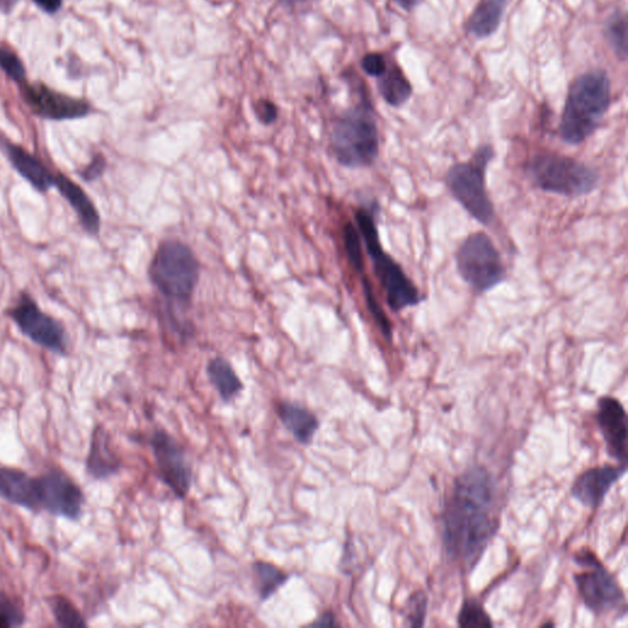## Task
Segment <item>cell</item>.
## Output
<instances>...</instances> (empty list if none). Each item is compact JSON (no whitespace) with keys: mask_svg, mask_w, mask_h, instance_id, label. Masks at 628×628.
<instances>
[{"mask_svg":"<svg viewBox=\"0 0 628 628\" xmlns=\"http://www.w3.org/2000/svg\"><path fill=\"white\" fill-rule=\"evenodd\" d=\"M495 150L485 144L476 149L468 161L449 167L446 183L452 197L475 221L483 226L494 223L496 211L487 192V166L494 160Z\"/></svg>","mask_w":628,"mask_h":628,"instance_id":"obj_6","label":"cell"},{"mask_svg":"<svg viewBox=\"0 0 628 628\" xmlns=\"http://www.w3.org/2000/svg\"><path fill=\"white\" fill-rule=\"evenodd\" d=\"M576 562L584 570L577 573L578 593L589 610L597 615L626 613L625 594L619 583L590 551L578 554Z\"/></svg>","mask_w":628,"mask_h":628,"instance_id":"obj_10","label":"cell"},{"mask_svg":"<svg viewBox=\"0 0 628 628\" xmlns=\"http://www.w3.org/2000/svg\"><path fill=\"white\" fill-rule=\"evenodd\" d=\"M511 0H480L468 21L469 34L476 39L494 35Z\"/></svg>","mask_w":628,"mask_h":628,"instance_id":"obj_21","label":"cell"},{"mask_svg":"<svg viewBox=\"0 0 628 628\" xmlns=\"http://www.w3.org/2000/svg\"><path fill=\"white\" fill-rule=\"evenodd\" d=\"M43 12L54 14L62 7V0H35Z\"/></svg>","mask_w":628,"mask_h":628,"instance_id":"obj_36","label":"cell"},{"mask_svg":"<svg viewBox=\"0 0 628 628\" xmlns=\"http://www.w3.org/2000/svg\"><path fill=\"white\" fill-rule=\"evenodd\" d=\"M8 316L25 338L57 356L69 354V334L61 321L46 313L29 292H20Z\"/></svg>","mask_w":628,"mask_h":628,"instance_id":"obj_9","label":"cell"},{"mask_svg":"<svg viewBox=\"0 0 628 628\" xmlns=\"http://www.w3.org/2000/svg\"><path fill=\"white\" fill-rule=\"evenodd\" d=\"M0 498L10 505L37 513L36 476L25 470L0 464Z\"/></svg>","mask_w":628,"mask_h":628,"instance_id":"obj_18","label":"cell"},{"mask_svg":"<svg viewBox=\"0 0 628 628\" xmlns=\"http://www.w3.org/2000/svg\"><path fill=\"white\" fill-rule=\"evenodd\" d=\"M54 189H57L59 196L66 200L70 209L74 211L86 234L92 237L99 236L102 225L100 211L85 189L61 171L57 172Z\"/></svg>","mask_w":628,"mask_h":628,"instance_id":"obj_17","label":"cell"},{"mask_svg":"<svg viewBox=\"0 0 628 628\" xmlns=\"http://www.w3.org/2000/svg\"><path fill=\"white\" fill-rule=\"evenodd\" d=\"M330 151L345 169H367L375 164L380 155V134L370 101L362 100L335 121Z\"/></svg>","mask_w":628,"mask_h":628,"instance_id":"obj_4","label":"cell"},{"mask_svg":"<svg viewBox=\"0 0 628 628\" xmlns=\"http://www.w3.org/2000/svg\"><path fill=\"white\" fill-rule=\"evenodd\" d=\"M23 96L31 112L48 121H72L88 116L91 111L88 102L64 95L43 84L26 85Z\"/></svg>","mask_w":628,"mask_h":628,"instance_id":"obj_13","label":"cell"},{"mask_svg":"<svg viewBox=\"0 0 628 628\" xmlns=\"http://www.w3.org/2000/svg\"><path fill=\"white\" fill-rule=\"evenodd\" d=\"M362 291H364L365 302L370 311L373 321H375L378 329L384 338L387 340L392 339L393 328L392 323L389 321L387 313L384 312L381 302L378 301L375 290H373L370 279L365 274L361 275Z\"/></svg>","mask_w":628,"mask_h":628,"instance_id":"obj_26","label":"cell"},{"mask_svg":"<svg viewBox=\"0 0 628 628\" xmlns=\"http://www.w3.org/2000/svg\"><path fill=\"white\" fill-rule=\"evenodd\" d=\"M254 112H256L258 121L265 124V126L274 123L279 115L278 107L269 100H259L256 106H254Z\"/></svg>","mask_w":628,"mask_h":628,"instance_id":"obj_35","label":"cell"},{"mask_svg":"<svg viewBox=\"0 0 628 628\" xmlns=\"http://www.w3.org/2000/svg\"><path fill=\"white\" fill-rule=\"evenodd\" d=\"M0 68L14 80L25 78L26 72L23 63L12 51L4 50V48H0Z\"/></svg>","mask_w":628,"mask_h":628,"instance_id":"obj_32","label":"cell"},{"mask_svg":"<svg viewBox=\"0 0 628 628\" xmlns=\"http://www.w3.org/2000/svg\"><path fill=\"white\" fill-rule=\"evenodd\" d=\"M207 373L210 383L213 384L214 388L225 402H229V400L235 398L243 389V383L240 377L237 376L234 367H232L230 362L224 359V357L218 356L210 360Z\"/></svg>","mask_w":628,"mask_h":628,"instance_id":"obj_22","label":"cell"},{"mask_svg":"<svg viewBox=\"0 0 628 628\" xmlns=\"http://www.w3.org/2000/svg\"><path fill=\"white\" fill-rule=\"evenodd\" d=\"M605 37L608 40L611 50L620 61H626L627 58V20L624 13L617 10L606 20Z\"/></svg>","mask_w":628,"mask_h":628,"instance_id":"obj_25","label":"cell"},{"mask_svg":"<svg viewBox=\"0 0 628 628\" xmlns=\"http://www.w3.org/2000/svg\"><path fill=\"white\" fill-rule=\"evenodd\" d=\"M0 146H2L10 166L36 192L46 194L54 189L57 173H54L41 157L32 154L24 146L9 142V140H0Z\"/></svg>","mask_w":628,"mask_h":628,"instance_id":"obj_14","label":"cell"},{"mask_svg":"<svg viewBox=\"0 0 628 628\" xmlns=\"http://www.w3.org/2000/svg\"><path fill=\"white\" fill-rule=\"evenodd\" d=\"M26 615L18 600L0 590V628L23 626Z\"/></svg>","mask_w":628,"mask_h":628,"instance_id":"obj_29","label":"cell"},{"mask_svg":"<svg viewBox=\"0 0 628 628\" xmlns=\"http://www.w3.org/2000/svg\"><path fill=\"white\" fill-rule=\"evenodd\" d=\"M157 473L178 498H186L192 486V468L180 443L165 431H156L151 437Z\"/></svg>","mask_w":628,"mask_h":628,"instance_id":"obj_12","label":"cell"},{"mask_svg":"<svg viewBox=\"0 0 628 628\" xmlns=\"http://www.w3.org/2000/svg\"><path fill=\"white\" fill-rule=\"evenodd\" d=\"M497 529L489 471L471 468L456 480L443 512V540L454 560L473 566Z\"/></svg>","mask_w":628,"mask_h":628,"instance_id":"obj_1","label":"cell"},{"mask_svg":"<svg viewBox=\"0 0 628 628\" xmlns=\"http://www.w3.org/2000/svg\"><path fill=\"white\" fill-rule=\"evenodd\" d=\"M15 0H0V8L9 9Z\"/></svg>","mask_w":628,"mask_h":628,"instance_id":"obj_40","label":"cell"},{"mask_svg":"<svg viewBox=\"0 0 628 628\" xmlns=\"http://www.w3.org/2000/svg\"><path fill=\"white\" fill-rule=\"evenodd\" d=\"M37 513L77 522L83 516L85 495L75 480L59 468L36 476Z\"/></svg>","mask_w":628,"mask_h":628,"instance_id":"obj_11","label":"cell"},{"mask_svg":"<svg viewBox=\"0 0 628 628\" xmlns=\"http://www.w3.org/2000/svg\"><path fill=\"white\" fill-rule=\"evenodd\" d=\"M107 169V159L102 154H96L94 157H91V160L88 165L84 167L83 170L78 172L81 180L86 183H92L97 180H100Z\"/></svg>","mask_w":628,"mask_h":628,"instance_id":"obj_33","label":"cell"},{"mask_svg":"<svg viewBox=\"0 0 628 628\" xmlns=\"http://www.w3.org/2000/svg\"><path fill=\"white\" fill-rule=\"evenodd\" d=\"M529 175L541 191L567 198L586 197L599 184L598 172L592 167L555 153L535 155L529 164Z\"/></svg>","mask_w":628,"mask_h":628,"instance_id":"obj_7","label":"cell"},{"mask_svg":"<svg viewBox=\"0 0 628 628\" xmlns=\"http://www.w3.org/2000/svg\"><path fill=\"white\" fill-rule=\"evenodd\" d=\"M597 422L611 457L626 464L627 415L624 406L613 397L598 402Z\"/></svg>","mask_w":628,"mask_h":628,"instance_id":"obj_15","label":"cell"},{"mask_svg":"<svg viewBox=\"0 0 628 628\" xmlns=\"http://www.w3.org/2000/svg\"><path fill=\"white\" fill-rule=\"evenodd\" d=\"M378 90L383 100L395 108L404 106L413 95V86L397 66L387 67L382 77L378 78Z\"/></svg>","mask_w":628,"mask_h":628,"instance_id":"obj_23","label":"cell"},{"mask_svg":"<svg viewBox=\"0 0 628 628\" xmlns=\"http://www.w3.org/2000/svg\"><path fill=\"white\" fill-rule=\"evenodd\" d=\"M625 473V464L603 465L584 471L572 486V496L583 506L597 508Z\"/></svg>","mask_w":628,"mask_h":628,"instance_id":"obj_16","label":"cell"},{"mask_svg":"<svg viewBox=\"0 0 628 628\" xmlns=\"http://www.w3.org/2000/svg\"><path fill=\"white\" fill-rule=\"evenodd\" d=\"M394 2L397 3L400 8L408 10L409 12V10L414 9L416 5L421 2V0H394Z\"/></svg>","mask_w":628,"mask_h":628,"instance_id":"obj_38","label":"cell"},{"mask_svg":"<svg viewBox=\"0 0 628 628\" xmlns=\"http://www.w3.org/2000/svg\"><path fill=\"white\" fill-rule=\"evenodd\" d=\"M458 625L462 627H491L494 624H492L483 605L474 599H468L460 608Z\"/></svg>","mask_w":628,"mask_h":628,"instance_id":"obj_30","label":"cell"},{"mask_svg":"<svg viewBox=\"0 0 628 628\" xmlns=\"http://www.w3.org/2000/svg\"><path fill=\"white\" fill-rule=\"evenodd\" d=\"M148 274L165 300L189 306L199 284L200 263L187 243L165 240L156 248Z\"/></svg>","mask_w":628,"mask_h":628,"instance_id":"obj_5","label":"cell"},{"mask_svg":"<svg viewBox=\"0 0 628 628\" xmlns=\"http://www.w3.org/2000/svg\"><path fill=\"white\" fill-rule=\"evenodd\" d=\"M355 220L367 256L371 259L373 273L386 295L389 310L399 313L406 308L419 306L424 301L421 292L406 275L402 265L395 261L382 246L376 211L362 207L356 211Z\"/></svg>","mask_w":628,"mask_h":628,"instance_id":"obj_3","label":"cell"},{"mask_svg":"<svg viewBox=\"0 0 628 628\" xmlns=\"http://www.w3.org/2000/svg\"><path fill=\"white\" fill-rule=\"evenodd\" d=\"M280 2L286 5V7H294V5L307 2V0H280Z\"/></svg>","mask_w":628,"mask_h":628,"instance_id":"obj_39","label":"cell"},{"mask_svg":"<svg viewBox=\"0 0 628 628\" xmlns=\"http://www.w3.org/2000/svg\"><path fill=\"white\" fill-rule=\"evenodd\" d=\"M427 613V597L424 592H418L409 599L405 608L406 620L409 626L421 627L425 625Z\"/></svg>","mask_w":628,"mask_h":628,"instance_id":"obj_31","label":"cell"},{"mask_svg":"<svg viewBox=\"0 0 628 628\" xmlns=\"http://www.w3.org/2000/svg\"><path fill=\"white\" fill-rule=\"evenodd\" d=\"M456 263L460 278L478 294L494 290L506 278L501 254L485 232H474L460 243Z\"/></svg>","mask_w":628,"mask_h":628,"instance_id":"obj_8","label":"cell"},{"mask_svg":"<svg viewBox=\"0 0 628 628\" xmlns=\"http://www.w3.org/2000/svg\"><path fill=\"white\" fill-rule=\"evenodd\" d=\"M122 463L111 446V436L104 426H96L91 435L86 473L95 480H106L118 474Z\"/></svg>","mask_w":628,"mask_h":628,"instance_id":"obj_19","label":"cell"},{"mask_svg":"<svg viewBox=\"0 0 628 628\" xmlns=\"http://www.w3.org/2000/svg\"><path fill=\"white\" fill-rule=\"evenodd\" d=\"M344 248L351 268L359 275L365 274L364 243L353 223H346L343 231Z\"/></svg>","mask_w":628,"mask_h":628,"instance_id":"obj_27","label":"cell"},{"mask_svg":"<svg viewBox=\"0 0 628 628\" xmlns=\"http://www.w3.org/2000/svg\"><path fill=\"white\" fill-rule=\"evenodd\" d=\"M48 603H50L52 615L57 625L61 627H84L88 625L77 606L66 597L57 595V597H52Z\"/></svg>","mask_w":628,"mask_h":628,"instance_id":"obj_28","label":"cell"},{"mask_svg":"<svg viewBox=\"0 0 628 628\" xmlns=\"http://www.w3.org/2000/svg\"><path fill=\"white\" fill-rule=\"evenodd\" d=\"M276 411H278L281 424L297 442L303 446L311 445L319 429V420L312 411L303 408L302 405L289 402L279 403Z\"/></svg>","mask_w":628,"mask_h":628,"instance_id":"obj_20","label":"cell"},{"mask_svg":"<svg viewBox=\"0 0 628 628\" xmlns=\"http://www.w3.org/2000/svg\"><path fill=\"white\" fill-rule=\"evenodd\" d=\"M254 582L262 602H267L278 590L289 581L288 573L273 563L256 561L252 565Z\"/></svg>","mask_w":628,"mask_h":628,"instance_id":"obj_24","label":"cell"},{"mask_svg":"<svg viewBox=\"0 0 628 628\" xmlns=\"http://www.w3.org/2000/svg\"><path fill=\"white\" fill-rule=\"evenodd\" d=\"M611 84L604 70L581 75L568 90L560 123V137L568 145H581L597 131L609 111Z\"/></svg>","mask_w":628,"mask_h":628,"instance_id":"obj_2","label":"cell"},{"mask_svg":"<svg viewBox=\"0 0 628 628\" xmlns=\"http://www.w3.org/2000/svg\"><path fill=\"white\" fill-rule=\"evenodd\" d=\"M361 66L362 69L365 70V73L373 78L382 77L387 69L386 59H384L380 53L366 54V56L362 58Z\"/></svg>","mask_w":628,"mask_h":628,"instance_id":"obj_34","label":"cell"},{"mask_svg":"<svg viewBox=\"0 0 628 628\" xmlns=\"http://www.w3.org/2000/svg\"><path fill=\"white\" fill-rule=\"evenodd\" d=\"M311 626L316 627H334L338 626V622L335 621V617L332 613H326L321 616V619L312 622Z\"/></svg>","mask_w":628,"mask_h":628,"instance_id":"obj_37","label":"cell"}]
</instances>
